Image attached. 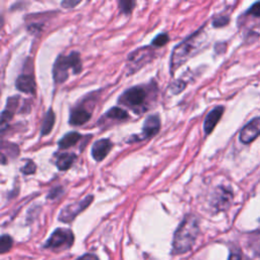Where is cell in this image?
<instances>
[{"label": "cell", "instance_id": "603a6c76", "mask_svg": "<svg viewBox=\"0 0 260 260\" xmlns=\"http://www.w3.org/2000/svg\"><path fill=\"white\" fill-rule=\"evenodd\" d=\"M228 23H229V18H227V17H219V18H216V19L214 20V22H213L214 27H216V28L224 27V26H226Z\"/></svg>", "mask_w": 260, "mask_h": 260}, {"label": "cell", "instance_id": "3957f363", "mask_svg": "<svg viewBox=\"0 0 260 260\" xmlns=\"http://www.w3.org/2000/svg\"><path fill=\"white\" fill-rule=\"evenodd\" d=\"M72 70L75 75L82 72V60L79 52H72L70 55H60L53 67V78L58 84L67 82L69 79V71Z\"/></svg>", "mask_w": 260, "mask_h": 260}, {"label": "cell", "instance_id": "cb8c5ba5", "mask_svg": "<svg viewBox=\"0 0 260 260\" xmlns=\"http://www.w3.org/2000/svg\"><path fill=\"white\" fill-rule=\"evenodd\" d=\"M22 171H23V173H25V174H27V175L35 173V171H36V165H35V163L32 162V161H29V162L27 163V165H26L24 168H22Z\"/></svg>", "mask_w": 260, "mask_h": 260}, {"label": "cell", "instance_id": "f546056e", "mask_svg": "<svg viewBox=\"0 0 260 260\" xmlns=\"http://www.w3.org/2000/svg\"><path fill=\"white\" fill-rule=\"evenodd\" d=\"M229 260H241V254L238 253V252H237V253L234 252V253L231 254Z\"/></svg>", "mask_w": 260, "mask_h": 260}, {"label": "cell", "instance_id": "44dd1931", "mask_svg": "<svg viewBox=\"0 0 260 260\" xmlns=\"http://www.w3.org/2000/svg\"><path fill=\"white\" fill-rule=\"evenodd\" d=\"M169 42V36L167 34H160L158 35L154 40H153V45L156 47H163L164 45H166Z\"/></svg>", "mask_w": 260, "mask_h": 260}, {"label": "cell", "instance_id": "8992f818", "mask_svg": "<svg viewBox=\"0 0 260 260\" xmlns=\"http://www.w3.org/2000/svg\"><path fill=\"white\" fill-rule=\"evenodd\" d=\"M93 200L94 198L92 195H89V197H87L86 199H84L79 203L72 204L68 207H65L59 215V220L64 223H71L73 220L77 218L79 214H81L84 210H86L91 205Z\"/></svg>", "mask_w": 260, "mask_h": 260}, {"label": "cell", "instance_id": "9a60e30c", "mask_svg": "<svg viewBox=\"0 0 260 260\" xmlns=\"http://www.w3.org/2000/svg\"><path fill=\"white\" fill-rule=\"evenodd\" d=\"M76 160H77V157L74 154H68V153L61 154L57 158L56 166L60 171H67L73 166Z\"/></svg>", "mask_w": 260, "mask_h": 260}, {"label": "cell", "instance_id": "9c48e42d", "mask_svg": "<svg viewBox=\"0 0 260 260\" xmlns=\"http://www.w3.org/2000/svg\"><path fill=\"white\" fill-rule=\"evenodd\" d=\"M260 136V117L253 119L250 123H248L240 134V141L248 145L255 141Z\"/></svg>", "mask_w": 260, "mask_h": 260}, {"label": "cell", "instance_id": "e0dca14e", "mask_svg": "<svg viewBox=\"0 0 260 260\" xmlns=\"http://www.w3.org/2000/svg\"><path fill=\"white\" fill-rule=\"evenodd\" d=\"M105 117L108 119H111L113 121H124L129 118V115L126 111H124L120 107H114L111 108L106 114Z\"/></svg>", "mask_w": 260, "mask_h": 260}, {"label": "cell", "instance_id": "7c38bea8", "mask_svg": "<svg viewBox=\"0 0 260 260\" xmlns=\"http://www.w3.org/2000/svg\"><path fill=\"white\" fill-rule=\"evenodd\" d=\"M16 87L19 91L26 94H33L36 89V82L33 76L22 75L18 78Z\"/></svg>", "mask_w": 260, "mask_h": 260}, {"label": "cell", "instance_id": "4316f807", "mask_svg": "<svg viewBox=\"0 0 260 260\" xmlns=\"http://www.w3.org/2000/svg\"><path fill=\"white\" fill-rule=\"evenodd\" d=\"M79 4H80V2H69V0H67V2H63L61 4V6L65 9H73L76 6H78Z\"/></svg>", "mask_w": 260, "mask_h": 260}, {"label": "cell", "instance_id": "2e32d148", "mask_svg": "<svg viewBox=\"0 0 260 260\" xmlns=\"http://www.w3.org/2000/svg\"><path fill=\"white\" fill-rule=\"evenodd\" d=\"M54 123H55V114L52 109H49L48 112L46 113V116L42 123L41 137H45L51 133V130L54 126Z\"/></svg>", "mask_w": 260, "mask_h": 260}, {"label": "cell", "instance_id": "ba28073f", "mask_svg": "<svg viewBox=\"0 0 260 260\" xmlns=\"http://www.w3.org/2000/svg\"><path fill=\"white\" fill-rule=\"evenodd\" d=\"M153 54L151 53V48H140L136 50L134 53H132L128 57V60L130 64L128 65L129 69L135 68L134 72L140 70L144 64L148 63L149 60L152 58Z\"/></svg>", "mask_w": 260, "mask_h": 260}, {"label": "cell", "instance_id": "5b68a950", "mask_svg": "<svg viewBox=\"0 0 260 260\" xmlns=\"http://www.w3.org/2000/svg\"><path fill=\"white\" fill-rule=\"evenodd\" d=\"M75 241V236L73 232L69 229H57L48 239L45 244V248L60 251L69 249L73 246Z\"/></svg>", "mask_w": 260, "mask_h": 260}, {"label": "cell", "instance_id": "277c9868", "mask_svg": "<svg viewBox=\"0 0 260 260\" xmlns=\"http://www.w3.org/2000/svg\"><path fill=\"white\" fill-rule=\"evenodd\" d=\"M147 101L148 92L143 87H134L126 90L119 99V103L132 108L137 113H141L147 110Z\"/></svg>", "mask_w": 260, "mask_h": 260}, {"label": "cell", "instance_id": "8fae6325", "mask_svg": "<svg viewBox=\"0 0 260 260\" xmlns=\"http://www.w3.org/2000/svg\"><path fill=\"white\" fill-rule=\"evenodd\" d=\"M224 107L222 106H219V107H216L215 109H213L207 116L206 120H205V125H204V128H205V132L207 135H210L214 128L216 127V125L218 124V122L220 121V119L222 118V115L224 113Z\"/></svg>", "mask_w": 260, "mask_h": 260}, {"label": "cell", "instance_id": "7402d4cb", "mask_svg": "<svg viewBox=\"0 0 260 260\" xmlns=\"http://www.w3.org/2000/svg\"><path fill=\"white\" fill-rule=\"evenodd\" d=\"M13 116H14V113H13V111H11L10 109H7L6 111H4V113H3V116H2V124H3V130L5 129V125H6V124H7L9 121H11V120H12Z\"/></svg>", "mask_w": 260, "mask_h": 260}, {"label": "cell", "instance_id": "ac0fdd59", "mask_svg": "<svg viewBox=\"0 0 260 260\" xmlns=\"http://www.w3.org/2000/svg\"><path fill=\"white\" fill-rule=\"evenodd\" d=\"M217 199H218L217 204H216L217 207L219 209H223V208H225V206L229 205V203H230V201L232 199V193L227 191L226 189L221 188L220 189V193L217 194Z\"/></svg>", "mask_w": 260, "mask_h": 260}, {"label": "cell", "instance_id": "d4e9b609", "mask_svg": "<svg viewBox=\"0 0 260 260\" xmlns=\"http://www.w3.org/2000/svg\"><path fill=\"white\" fill-rule=\"evenodd\" d=\"M185 88V83H182L181 81H177L175 82L172 87H171V91L174 93V94H178L180 92H182Z\"/></svg>", "mask_w": 260, "mask_h": 260}, {"label": "cell", "instance_id": "484cf974", "mask_svg": "<svg viewBox=\"0 0 260 260\" xmlns=\"http://www.w3.org/2000/svg\"><path fill=\"white\" fill-rule=\"evenodd\" d=\"M248 14H249V15H252V16H254V17H256V18H260V3H257V4L253 5V6L250 8Z\"/></svg>", "mask_w": 260, "mask_h": 260}, {"label": "cell", "instance_id": "7a4b0ae2", "mask_svg": "<svg viewBox=\"0 0 260 260\" xmlns=\"http://www.w3.org/2000/svg\"><path fill=\"white\" fill-rule=\"evenodd\" d=\"M203 30L195 32L193 35L185 39L182 43L175 47L171 56V73L172 75L198 51L203 43Z\"/></svg>", "mask_w": 260, "mask_h": 260}, {"label": "cell", "instance_id": "f1b7e54d", "mask_svg": "<svg viewBox=\"0 0 260 260\" xmlns=\"http://www.w3.org/2000/svg\"><path fill=\"white\" fill-rule=\"evenodd\" d=\"M59 191H60V192L62 191L61 188H55V189H53V190L50 192V194L48 195V198H49V199H55L56 197H58Z\"/></svg>", "mask_w": 260, "mask_h": 260}, {"label": "cell", "instance_id": "83f0119b", "mask_svg": "<svg viewBox=\"0 0 260 260\" xmlns=\"http://www.w3.org/2000/svg\"><path fill=\"white\" fill-rule=\"evenodd\" d=\"M77 260H99V258L94 254H86Z\"/></svg>", "mask_w": 260, "mask_h": 260}, {"label": "cell", "instance_id": "ffe728a7", "mask_svg": "<svg viewBox=\"0 0 260 260\" xmlns=\"http://www.w3.org/2000/svg\"><path fill=\"white\" fill-rule=\"evenodd\" d=\"M13 246V239L9 235H4L2 237V242H0V248H2V252L6 253L8 252Z\"/></svg>", "mask_w": 260, "mask_h": 260}, {"label": "cell", "instance_id": "52a82bcc", "mask_svg": "<svg viewBox=\"0 0 260 260\" xmlns=\"http://www.w3.org/2000/svg\"><path fill=\"white\" fill-rule=\"evenodd\" d=\"M160 128H161L160 117L158 115L149 116L145 121L142 135L138 136V139L135 140L134 142H141L155 137L160 132Z\"/></svg>", "mask_w": 260, "mask_h": 260}, {"label": "cell", "instance_id": "4fadbf2b", "mask_svg": "<svg viewBox=\"0 0 260 260\" xmlns=\"http://www.w3.org/2000/svg\"><path fill=\"white\" fill-rule=\"evenodd\" d=\"M91 116V112H89L87 109H85L84 107H78L73 110L70 117V123L74 126H80L87 123L90 120Z\"/></svg>", "mask_w": 260, "mask_h": 260}, {"label": "cell", "instance_id": "30bf717a", "mask_svg": "<svg viewBox=\"0 0 260 260\" xmlns=\"http://www.w3.org/2000/svg\"><path fill=\"white\" fill-rule=\"evenodd\" d=\"M112 148H113V144L110 140L102 139L93 145L92 156L97 162H101L108 156Z\"/></svg>", "mask_w": 260, "mask_h": 260}, {"label": "cell", "instance_id": "5bb4252c", "mask_svg": "<svg viewBox=\"0 0 260 260\" xmlns=\"http://www.w3.org/2000/svg\"><path fill=\"white\" fill-rule=\"evenodd\" d=\"M82 139V136L79 133H69L65 135L58 143V146L61 150H67L76 146Z\"/></svg>", "mask_w": 260, "mask_h": 260}, {"label": "cell", "instance_id": "6da1fadb", "mask_svg": "<svg viewBox=\"0 0 260 260\" xmlns=\"http://www.w3.org/2000/svg\"><path fill=\"white\" fill-rule=\"evenodd\" d=\"M200 233V224L197 217L188 215L178 227L173 241V252L182 254L189 251Z\"/></svg>", "mask_w": 260, "mask_h": 260}, {"label": "cell", "instance_id": "d6986e66", "mask_svg": "<svg viewBox=\"0 0 260 260\" xmlns=\"http://www.w3.org/2000/svg\"><path fill=\"white\" fill-rule=\"evenodd\" d=\"M119 6L121 9V12L124 15H129L130 13L133 12L136 3L135 2H128V0H122V2H119Z\"/></svg>", "mask_w": 260, "mask_h": 260}]
</instances>
